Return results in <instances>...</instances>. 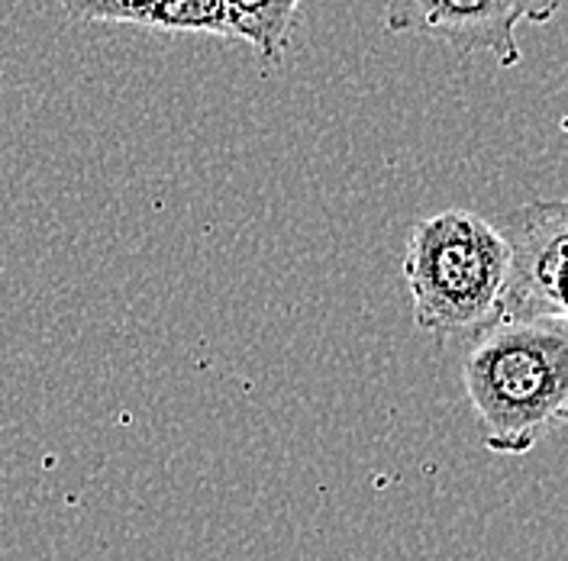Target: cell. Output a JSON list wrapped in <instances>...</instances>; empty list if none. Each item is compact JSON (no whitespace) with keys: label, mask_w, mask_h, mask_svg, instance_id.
I'll use <instances>...</instances> for the list:
<instances>
[{"label":"cell","mask_w":568,"mask_h":561,"mask_svg":"<svg viewBox=\"0 0 568 561\" xmlns=\"http://www.w3.org/2000/svg\"><path fill=\"white\" fill-rule=\"evenodd\" d=\"M481 442L495 456H527L568 414V319L491 323L462 361Z\"/></svg>","instance_id":"cell-1"},{"label":"cell","mask_w":568,"mask_h":561,"mask_svg":"<svg viewBox=\"0 0 568 561\" xmlns=\"http://www.w3.org/2000/svg\"><path fill=\"white\" fill-rule=\"evenodd\" d=\"M404 280L420 329L436 336L481 333L504 294L507 243L478 213H433L407 233Z\"/></svg>","instance_id":"cell-2"},{"label":"cell","mask_w":568,"mask_h":561,"mask_svg":"<svg viewBox=\"0 0 568 561\" xmlns=\"http://www.w3.org/2000/svg\"><path fill=\"white\" fill-rule=\"evenodd\" d=\"M497 230L507 243V280L491 323L562 319V268L568 246L566 201H530L507 213Z\"/></svg>","instance_id":"cell-3"},{"label":"cell","mask_w":568,"mask_h":561,"mask_svg":"<svg viewBox=\"0 0 568 561\" xmlns=\"http://www.w3.org/2000/svg\"><path fill=\"white\" fill-rule=\"evenodd\" d=\"M559 0H388V33H424L443 39L462 55L488 52L497 65L514 69L524 52L517 45L520 23H549Z\"/></svg>","instance_id":"cell-4"},{"label":"cell","mask_w":568,"mask_h":561,"mask_svg":"<svg viewBox=\"0 0 568 561\" xmlns=\"http://www.w3.org/2000/svg\"><path fill=\"white\" fill-rule=\"evenodd\" d=\"M226 7L233 10L243 42L252 45L258 62L278 65L287 52L301 0H226Z\"/></svg>","instance_id":"cell-5"},{"label":"cell","mask_w":568,"mask_h":561,"mask_svg":"<svg viewBox=\"0 0 568 561\" xmlns=\"http://www.w3.org/2000/svg\"><path fill=\"white\" fill-rule=\"evenodd\" d=\"M162 33H213L223 39H243L240 23L226 0H155Z\"/></svg>","instance_id":"cell-6"},{"label":"cell","mask_w":568,"mask_h":561,"mask_svg":"<svg viewBox=\"0 0 568 561\" xmlns=\"http://www.w3.org/2000/svg\"><path fill=\"white\" fill-rule=\"evenodd\" d=\"M71 20L78 23H126L159 30L155 0H59Z\"/></svg>","instance_id":"cell-7"}]
</instances>
